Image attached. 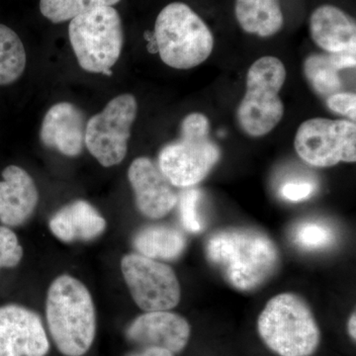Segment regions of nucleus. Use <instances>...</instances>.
<instances>
[{
	"label": "nucleus",
	"instance_id": "nucleus-8",
	"mask_svg": "<svg viewBox=\"0 0 356 356\" xmlns=\"http://www.w3.org/2000/svg\"><path fill=\"white\" fill-rule=\"evenodd\" d=\"M138 114L132 95H121L109 102L86 123V147L104 168L119 165L128 152L131 129Z\"/></svg>",
	"mask_w": 356,
	"mask_h": 356
},
{
	"label": "nucleus",
	"instance_id": "nucleus-4",
	"mask_svg": "<svg viewBox=\"0 0 356 356\" xmlns=\"http://www.w3.org/2000/svg\"><path fill=\"white\" fill-rule=\"evenodd\" d=\"M154 36L161 60L177 70H191L202 64L214 48L209 27L182 2L168 4L159 13Z\"/></svg>",
	"mask_w": 356,
	"mask_h": 356
},
{
	"label": "nucleus",
	"instance_id": "nucleus-13",
	"mask_svg": "<svg viewBox=\"0 0 356 356\" xmlns=\"http://www.w3.org/2000/svg\"><path fill=\"white\" fill-rule=\"evenodd\" d=\"M136 205L144 216L161 219L177 206L178 196L173 185L152 159H136L128 170Z\"/></svg>",
	"mask_w": 356,
	"mask_h": 356
},
{
	"label": "nucleus",
	"instance_id": "nucleus-9",
	"mask_svg": "<svg viewBox=\"0 0 356 356\" xmlns=\"http://www.w3.org/2000/svg\"><path fill=\"white\" fill-rule=\"evenodd\" d=\"M300 158L316 168L355 163L356 125L348 120L309 119L300 125L294 140Z\"/></svg>",
	"mask_w": 356,
	"mask_h": 356
},
{
	"label": "nucleus",
	"instance_id": "nucleus-18",
	"mask_svg": "<svg viewBox=\"0 0 356 356\" xmlns=\"http://www.w3.org/2000/svg\"><path fill=\"white\" fill-rule=\"evenodd\" d=\"M138 254L149 259L173 261L184 254L186 238L179 229L168 225H149L140 229L133 238Z\"/></svg>",
	"mask_w": 356,
	"mask_h": 356
},
{
	"label": "nucleus",
	"instance_id": "nucleus-17",
	"mask_svg": "<svg viewBox=\"0 0 356 356\" xmlns=\"http://www.w3.org/2000/svg\"><path fill=\"white\" fill-rule=\"evenodd\" d=\"M312 39L327 53H337L356 44L355 21L339 7L318 6L310 18Z\"/></svg>",
	"mask_w": 356,
	"mask_h": 356
},
{
	"label": "nucleus",
	"instance_id": "nucleus-6",
	"mask_svg": "<svg viewBox=\"0 0 356 356\" xmlns=\"http://www.w3.org/2000/svg\"><path fill=\"white\" fill-rule=\"evenodd\" d=\"M69 36L81 69L112 76L124 42L121 17L113 6L98 7L70 20Z\"/></svg>",
	"mask_w": 356,
	"mask_h": 356
},
{
	"label": "nucleus",
	"instance_id": "nucleus-19",
	"mask_svg": "<svg viewBox=\"0 0 356 356\" xmlns=\"http://www.w3.org/2000/svg\"><path fill=\"white\" fill-rule=\"evenodd\" d=\"M236 20L243 31L271 37L282 29L280 0H236Z\"/></svg>",
	"mask_w": 356,
	"mask_h": 356
},
{
	"label": "nucleus",
	"instance_id": "nucleus-21",
	"mask_svg": "<svg viewBox=\"0 0 356 356\" xmlns=\"http://www.w3.org/2000/svg\"><path fill=\"white\" fill-rule=\"evenodd\" d=\"M304 74L318 95L329 97L341 91L343 83L339 70L332 65L329 54L309 56L304 63Z\"/></svg>",
	"mask_w": 356,
	"mask_h": 356
},
{
	"label": "nucleus",
	"instance_id": "nucleus-23",
	"mask_svg": "<svg viewBox=\"0 0 356 356\" xmlns=\"http://www.w3.org/2000/svg\"><path fill=\"white\" fill-rule=\"evenodd\" d=\"M293 240L304 250H322L334 241L332 229L324 222L307 221L301 222L293 232Z\"/></svg>",
	"mask_w": 356,
	"mask_h": 356
},
{
	"label": "nucleus",
	"instance_id": "nucleus-3",
	"mask_svg": "<svg viewBox=\"0 0 356 356\" xmlns=\"http://www.w3.org/2000/svg\"><path fill=\"white\" fill-rule=\"evenodd\" d=\"M257 331L278 356H312L321 343V331L310 307L298 295L282 293L269 300Z\"/></svg>",
	"mask_w": 356,
	"mask_h": 356
},
{
	"label": "nucleus",
	"instance_id": "nucleus-26",
	"mask_svg": "<svg viewBox=\"0 0 356 356\" xmlns=\"http://www.w3.org/2000/svg\"><path fill=\"white\" fill-rule=\"evenodd\" d=\"M327 105L334 113L348 117L350 120L356 119V95L351 92L334 93L329 96Z\"/></svg>",
	"mask_w": 356,
	"mask_h": 356
},
{
	"label": "nucleus",
	"instance_id": "nucleus-5",
	"mask_svg": "<svg viewBox=\"0 0 356 356\" xmlns=\"http://www.w3.org/2000/svg\"><path fill=\"white\" fill-rule=\"evenodd\" d=\"M220 159L219 147L211 140L205 115H187L179 140L166 145L159 154V168L175 187L188 188L202 181Z\"/></svg>",
	"mask_w": 356,
	"mask_h": 356
},
{
	"label": "nucleus",
	"instance_id": "nucleus-20",
	"mask_svg": "<svg viewBox=\"0 0 356 356\" xmlns=\"http://www.w3.org/2000/svg\"><path fill=\"white\" fill-rule=\"evenodd\" d=\"M24 44L11 28L0 24V86L15 83L26 67Z\"/></svg>",
	"mask_w": 356,
	"mask_h": 356
},
{
	"label": "nucleus",
	"instance_id": "nucleus-14",
	"mask_svg": "<svg viewBox=\"0 0 356 356\" xmlns=\"http://www.w3.org/2000/svg\"><path fill=\"white\" fill-rule=\"evenodd\" d=\"M86 120L83 112L70 102L53 105L44 115L40 130L42 144L74 158L86 147Z\"/></svg>",
	"mask_w": 356,
	"mask_h": 356
},
{
	"label": "nucleus",
	"instance_id": "nucleus-22",
	"mask_svg": "<svg viewBox=\"0 0 356 356\" xmlns=\"http://www.w3.org/2000/svg\"><path fill=\"white\" fill-rule=\"evenodd\" d=\"M120 0H40L42 15L53 23H63L102 6H113Z\"/></svg>",
	"mask_w": 356,
	"mask_h": 356
},
{
	"label": "nucleus",
	"instance_id": "nucleus-11",
	"mask_svg": "<svg viewBox=\"0 0 356 356\" xmlns=\"http://www.w3.org/2000/svg\"><path fill=\"white\" fill-rule=\"evenodd\" d=\"M50 341L41 318L26 307H0V356H46Z\"/></svg>",
	"mask_w": 356,
	"mask_h": 356
},
{
	"label": "nucleus",
	"instance_id": "nucleus-7",
	"mask_svg": "<svg viewBox=\"0 0 356 356\" xmlns=\"http://www.w3.org/2000/svg\"><path fill=\"white\" fill-rule=\"evenodd\" d=\"M286 69L280 58L266 56L248 70L247 91L238 105V124L250 137L270 133L282 120L284 105L280 91L286 79Z\"/></svg>",
	"mask_w": 356,
	"mask_h": 356
},
{
	"label": "nucleus",
	"instance_id": "nucleus-1",
	"mask_svg": "<svg viewBox=\"0 0 356 356\" xmlns=\"http://www.w3.org/2000/svg\"><path fill=\"white\" fill-rule=\"evenodd\" d=\"M206 257L229 285L252 292L273 277L280 266L278 248L259 229L228 228L208 238Z\"/></svg>",
	"mask_w": 356,
	"mask_h": 356
},
{
	"label": "nucleus",
	"instance_id": "nucleus-12",
	"mask_svg": "<svg viewBox=\"0 0 356 356\" xmlns=\"http://www.w3.org/2000/svg\"><path fill=\"white\" fill-rule=\"evenodd\" d=\"M125 334L137 348H161L175 355L186 348L191 327L186 318L170 311L145 312L128 325Z\"/></svg>",
	"mask_w": 356,
	"mask_h": 356
},
{
	"label": "nucleus",
	"instance_id": "nucleus-29",
	"mask_svg": "<svg viewBox=\"0 0 356 356\" xmlns=\"http://www.w3.org/2000/svg\"><path fill=\"white\" fill-rule=\"evenodd\" d=\"M125 356H175L173 353L161 348H137V350L130 351Z\"/></svg>",
	"mask_w": 356,
	"mask_h": 356
},
{
	"label": "nucleus",
	"instance_id": "nucleus-30",
	"mask_svg": "<svg viewBox=\"0 0 356 356\" xmlns=\"http://www.w3.org/2000/svg\"><path fill=\"white\" fill-rule=\"evenodd\" d=\"M348 334H350V339H353V341H355V339H356V315H355V312H353V313L351 314V316L350 317V320H348Z\"/></svg>",
	"mask_w": 356,
	"mask_h": 356
},
{
	"label": "nucleus",
	"instance_id": "nucleus-28",
	"mask_svg": "<svg viewBox=\"0 0 356 356\" xmlns=\"http://www.w3.org/2000/svg\"><path fill=\"white\" fill-rule=\"evenodd\" d=\"M332 65L337 70L351 69L355 67L356 64V44H351L348 48L344 49L337 53H329Z\"/></svg>",
	"mask_w": 356,
	"mask_h": 356
},
{
	"label": "nucleus",
	"instance_id": "nucleus-2",
	"mask_svg": "<svg viewBox=\"0 0 356 356\" xmlns=\"http://www.w3.org/2000/svg\"><path fill=\"white\" fill-rule=\"evenodd\" d=\"M46 318L51 339L63 355L88 353L96 336V312L83 282L67 274L56 278L47 294Z\"/></svg>",
	"mask_w": 356,
	"mask_h": 356
},
{
	"label": "nucleus",
	"instance_id": "nucleus-15",
	"mask_svg": "<svg viewBox=\"0 0 356 356\" xmlns=\"http://www.w3.org/2000/svg\"><path fill=\"white\" fill-rule=\"evenodd\" d=\"M0 181V222L6 227H18L32 216L39 201V192L29 173L17 165L2 172Z\"/></svg>",
	"mask_w": 356,
	"mask_h": 356
},
{
	"label": "nucleus",
	"instance_id": "nucleus-27",
	"mask_svg": "<svg viewBox=\"0 0 356 356\" xmlns=\"http://www.w3.org/2000/svg\"><path fill=\"white\" fill-rule=\"evenodd\" d=\"M314 191L313 184L309 182H288L281 188V195L287 200L297 202L310 197Z\"/></svg>",
	"mask_w": 356,
	"mask_h": 356
},
{
	"label": "nucleus",
	"instance_id": "nucleus-25",
	"mask_svg": "<svg viewBox=\"0 0 356 356\" xmlns=\"http://www.w3.org/2000/svg\"><path fill=\"white\" fill-rule=\"evenodd\" d=\"M23 257V248L13 229L0 226V268L15 267Z\"/></svg>",
	"mask_w": 356,
	"mask_h": 356
},
{
	"label": "nucleus",
	"instance_id": "nucleus-10",
	"mask_svg": "<svg viewBox=\"0 0 356 356\" xmlns=\"http://www.w3.org/2000/svg\"><path fill=\"white\" fill-rule=\"evenodd\" d=\"M121 270L131 296L143 311H170L179 304V281L168 264L130 254L122 259Z\"/></svg>",
	"mask_w": 356,
	"mask_h": 356
},
{
	"label": "nucleus",
	"instance_id": "nucleus-24",
	"mask_svg": "<svg viewBox=\"0 0 356 356\" xmlns=\"http://www.w3.org/2000/svg\"><path fill=\"white\" fill-rule=\"evenodd\" d=\"M199 200L200 192L191 188L182 192L177 201L182 226L191 233H198L203 229V222L198 210Z\"/></svg>",
	"mask_w": 356,
	"mask_h": 356
},
{
	"label": "nucleus",
	"instance_id": "nucleus-16",
	"mask_svg": "<svg viewBox=\"0 0 356 356\" xmlns=\"http://www.w3.org/2000/svg\"><path fill=\"white\" fill-rule=\"evenodd\" d=\"M54 236L65 243L89 242L104 233L106 220L86 200L72 201L51 218Z\"/></svg>",
	"mask_w": 356,
	"mask_h": 356
}]
</instances>
